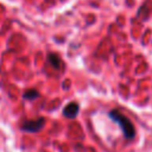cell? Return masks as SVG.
<instances>
[{
  "instance_id": "6da1fadb",
  "label": "cell",
  "mask_w": 152,
  "mask_h": 152,
  "mask_svg": "<svg viewBox=\"0 0 152 152\" xmlns=\"http://www.w3.org/2000/svg\"><path fill=\"white\" fill-rule=\"evenodd\" d=\"M109 116L113 121H115L122 129V133L125 135V138L127 139H133L135 137V129L133 124L131 122L129 119H127L124 114H121L119 110H112L109 113Z\"/></svg>"
},
{
  "instance_id": "7a4b0ae2",
  "label": "cell",
  "mask_w": 152,
  "mask_h": 152,
  "mask_svg": "<svg viewBox=\"0 0 152 152\" xmlns=\"http://www.w3.org/2000/svg\"><path fill=\"white\" fill-rule=\"evenodd\" d=\"M44 124H45L44 118H38L34 120H26L21 124V129L25 132H30V133L39 132L43 128Z\"/></svg>"
},
{
  "instance_id": "3957f363",
  "label": "cell",
  "mask_w": 152,
  "mask_h": 152,
  "mask_svg": "<svg viewBox=\"0 0 152 152\" xmlns=\"http://www.w3.org/2000/svg\"><path fill=\"white\" fill-rule=\"evenodd\" d=\"M78 110H80V106L76 103V102H70L68 103L64 109H63V114L65 118H69V119H74L77 116L78 114Z\"/></svg>"
},
{
  "instance_id": "277c9868",
  "label": "cell",
  "mask_w": 152,
  "mask_h": 152,
  "mask_svg": "<svg viewBox=\"0 0 152 152\" xmlns=\"http://www.w3.org/2000/svg\"><path fill=\"white\" fill-rule=\"evenodd\" d=\"M48 61L51 64V66L56 70H59L62 66V59L57 53H49L48 55Z\"/></svg>"
},
{
  "instance_id": "5b68a950",
  "label": "cell",
  "mask_w": 152,
  "mask_h": 152,
  "mask_svg": "<svg viewBox=\"0 0 152 152\" xmlns=\"http://www.w3.org/2000/svg\"><path fill=\"white\" fill-rule=\"evenodd\" d=\"M24 99L26 100H36L38 96H39V93L36 90V89H28L24 93Z\"/></svg>"
}]
</instances>
